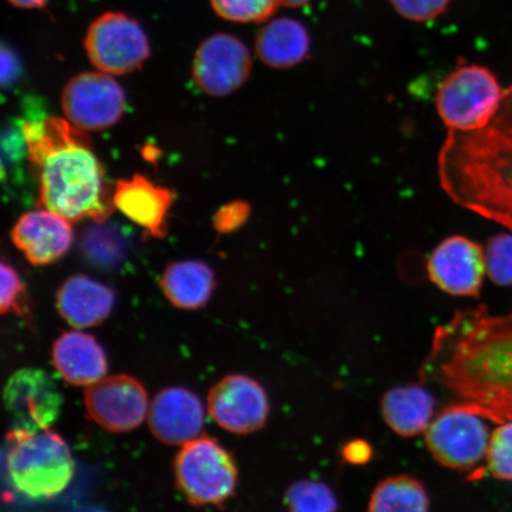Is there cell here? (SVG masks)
Masks as SVG:
<instances>
[{"label":"cell","mask_w":512,"mask_h":512,"mask_svg":"<svg viewBox=\"0 0 512 512\" xmlns=\"http://www.w3.org/2000/svg\"><path fill=\"white\" fill-rule=\"evenodd\" d=\"M421 374L485 419L512 420V313L457 312L435 331Z\"/></svg>","instance_id":"obj_1"},{"label":"cell","mask_w":512,"mask_h":512,"mask_svg":"<svg viewBox=\"0 0 512 512\" xmlns=\"http://www.w3.org/2000/svg\"><path fill=\"white\" fill-rule=\"evenodd\" d=\"M23 136L38 182V206L70 222L104 221L112 214L110 184L86 131L50 117L23 124Z\"/></svg>","instance_id":"obj_2"},{"label":"cell","mask_w":512,"mask_h":512,"mask_svg":"<svg viewBox=\"0 0 512 512\" xmlns=\"http://www.w3.org/2000/svg\"><path fill=\"white\" fill-rule=\"evenodd\" d=\"M441 187L458 206L512 233V86L488 126L448 131L438 157Z\"/></svg>","instance_id":"obj_3"},{"label":"cell","mask_w":512,"mask_h":512,"mask_svg":"<svg viewBox=\"0 0 512 512\" xmlns=\"http://www.w3.org/2000/svg\"><path fill=\"white\" fill-rule=\"evenodd\" d=\"M5 470L12 488L32 499L54 498L75 475L72 451L53 431L12 430L6 435Z\"/></svg>","instance_id":"obj_4"},{"label":"cell","mask_w":512,"mask_h":512,"mask_svg":"<svg viewBox=\"0 0 512 512\" xmlns=\"http://www.w3.org/2000/svg\"><path fill=\"white\" fill-rule=\"evenodd\" d=\"M503 95L504 89L490 69L466 64L440 83L435 106L448 131L472 132L490 124Z\"/></svg>","instance_id":"obj_5"},{"label":"cell","mask_w":512,"mask_h":512,"mask_svg":"<svg viewBox=\"0 0 512 512\" xmlns=\"http://www.w3.org/2000/svg\"><path fill=\"white\" fill-rule=\"evenodd\" d=\"M175 472L179 490L198 507H220L234 495L238 483L232 454L210 437L183 445L176 457Z\"/></svg>","instance_id":"obj_6"},{"label":"cell","mask_w":512,"mask_h":512,"mask_svg":"<svg viewBox=\"0 0 512 512\" xmlns=\"http://www.w3.org/2000/svg\"><path fill=\"white\" fill-rule=\"evenodd\" d=\"M85 51L96 70L119 76L142 69L150 59L151 44L136 18L107 11L89 24Z\"/></svg>","instance_id":"obj_7"},{"label":"cell","mask_w":512,"mask_h":512,"mask_svg":"<svg viewBox=\"0 0 512 512\" xmlns=\"http://www.w3.org/2000/svg\"><path fill=\"white\" fill-rule=\"evenodd\" d=\"M428 452L440 465L470 470L488 451L490 432L484 416L459 402L441 411L425 432Z\"/></svg>","instance_id":"obj_8"},{"label":"cell","mask_w":512,"mask_h":512,"mask_svg":"<svg viewBox=\"0 0 512 512\" xmlns=\"http://www.w3.org/2000/svg\"><path fill=\"white\" fill-rule=\"evenodd\" d=\"M64 117L86 132L107 130L119 123L126 93L114 76L94 70L73 76L61 95Z\"/></svg>","instance_id":"obj_9"},{"label":"cell","mask_w":512,"mask_h":512,"mask_svg":"<svg viewBox=\"0 0 512 512\" xmlns=\"http://www.w3.org/2000/svg\"><path fill=\"white\" fill-rule=\"evenodd\" d=\"M253 69L251 51L240 38L217 32L195 51L191 75L204 94L222 98L239 91Z\"/></svg>","instance_id":"obj_10"},{"label":"cell","mask_w":512,"mask_h":512,"mask_svg":"<svg viewBox=\"0 0 512 512\" xmlns=\"http://www.w3.org/2000/svg\"><path fill=\"white\" fill-rule=\"evenodd\" d=\"M85 406L89 418L112 433L136 430L150 409L143 384L125 374L104 377L87 387Z\"/></svg>","instance_id":"obj_11"},{"label":"cell","mask_w":512,"mask_h":512,"mask_svg":"<svg viewBox=\"0 0 512 512\" xmlns=\"http://www.w3.org/2000/svg\"><path fill=\"white\" fill-rule=\"evenodd\" d=\"M4 405L15 430L41 432L59 419L62 395L46 371L25 368L6 383Z\"/></svg>","instance_id":"obj_12"},{"label":"cell","mask_w":512,"mask_h":512,"mask_svg":"<svg viewBox=\"0 0 512 512\" xmlns=\"http://www.w3.org/2000/svg\"><path fill=\"white\" fill-rule=\"evenodd\" d=\"M270 411L265 389L245 375L223 377L208 395L210 418L223 430L235 434L258 432L265 427Z\"/></svg>","instance_id":"obj_13"},{"label":"cell","mask_w":512,"mask_h":512,"mask_svg":"<svg viewBox=\"0 0 512 512\" xmlns=\"http://www.w3.org/2000/svg\"><path fill=\"white\" fill-rule=\"evenodd\" d=\"M428 277L456 297L479 296L486 273L485 253L475 241L451 236L439 243L427 262Z\"/></svg>","instance_id":"obj_14"},{"label":"cell","mask_w":512,"mask_h":512,"mask_svg":"<svg viewBox=\"0 0 512 512\" xmlns=\"http://www.w3.org/2000/svg\"><path fill=\"white\" fill-rule=\"evenodd\" d=\"M11 239L31 265H51L73 246L72 222L43 208L28 211L15 223Z\"/></svg>","instance_id":"obj_15"},{"label":"cell","mask_w":512,"mask_h":512,"mask_svg":"<svg viewBox=\"0 0 512 512\" xmlns=\"http://www.w3.org/2000/svg\"><path fill=\"white\" fill-rule=\"evenodd\" d=\"M147 419L158 440L166 445L183 446L202 432L203 405L188 389L166 388L153 399Z\"/></svg>","instance_id":"obj_16"},{"label":"cell","mask_w":512,"mask_h":512,"mask_svg":"<svg viewBox=\"0 0 512 512\" xmlns=\"http://www.w3.org/2000/svg\"><path fill=\"white\" fill-rule=\"evenodd\" d=\"M175 196L142 175L120 179L113 191L114 208L144 229L152 238L163 239Z\"/></svg>","instance_id":"obj_17"},{"label":"cell","mask_w":512,"mask_h":512,"mask_svg":"<svg viewBox=\"0 0 512 512\" xmlns=\"http://www.w3.org/2000/svg\"><path fill=\"white\" fill-rule=\"evenodd\" d=\"M115 294L111 287L75 274L63 281L56 292V309L75 329L94 328L111 316Z\"/></svg>","instance_id":"obj_18"},{"label":"cell","mask_w":512,"mask_h":512,"mask_svg":"<svg viewBox=\"0 0 512 512\" xmlns=\"http://www.w3.org/2000/svg\"><path fill=\"white\" fill-rule=\"evenodd\" d=\"M53 364L64 381L80 387L104 379L108 368L105 350L95 337L81 331L66 332L56 339Z\"/></svg>","instance_id":"obj_19"},{"label":"cell","mask_w":512,"mask_h":512,"mask_svg":"<svg viewBox=\"0 0 512 512\" xmlns=\"http://www.w3.org/2000/svg\"><path fill=\"white\" fill-rule=\"evenodd\" d=\"M311 49L309 31L290 17L270 19L255 37V54L267 67L287 69L302 63Z\"/></svg>","instance_id":"obj_20"},{"label":"cell","mask_w":512,"mask_h":512,"mask_svg":"<svg viewBox=\"0 0 512 512\" xmlns=\"http://www.w3.org/2000/svg\"><path fill=\"white\" fill-rule=\"evenodd\" d=\"M434 411V396L415 383L389 389L381 400L383 420L402 438L425 433L433 421Z\"/></svg>","instance_id":"obj_21"},{"label":"cell","mask_w":512,"mask_h":512,"mask_svg":"<svg viewBox=\"0 0 512 512\" xmlns=\"http://www.w3.org/2000/svg\"><path fill=\"white\" fill-rule=\"evenodd\" d=\"M159 285L165 298L177 309L198 310L213 296L215 273L200 260L176 261L165 268Z\"/></svg>","instance_id":"obj_22"},{"label":"cell","mask_w":512,"mask_h":512,"mask_svg":"<svg viewBox=\"0 0 512 512\" xmlns=\"http://www.w3.org/2000/svg\"><path fill=\"white\" fill-rule=\"evenodd\" d=\"M430 496L419 479L399 475L381 480L370 496L368 512H430Z\"/></svg>","instance_id":"obj_23"},{"label":"cell","mask_w":512,"mask_h":512,"mask_svg":"<svg viewBox=\"0 0 512 512\" xmlns=\"http://www.w3.org/2000/svg\"><path fill=\"white\" fill-rule=\"evenodd\" d=\"M288 512H337L338 501L330 486L317 480L303 479L286 492Z\"/></svg>","instance_id":"obj_24"},{"label":"cell","mask_w":512,"mask_h":512,"mask_svg":"<svg viewBox=\"0 0 512 512\" xmlns=\"http://www.w3.org/2000/svg\"><path fill=\"white\" fill-rule=\"evenodd\" d=\"M211 9L224 21L266 23L279 8V0H209Z\"/></svg>","instance_id":"obj_25"},{"label":"cell","mask_w":512,"mask_h":512,"mask_svg":"<svg viewBox=\"0 0 512 512\" xmlns=\"http://www.w3.org/2000/svg\"><path fill=\"white\" fill-rule=\"evenodd\" d=\"M485 459L492 477L512 482V420L499 424L491 434Z\"/></svg>","instance_id":"obj_26"},{"label":"cell","mask_w":512,"mask_h":512,"mask_svg":"<svg viewBox=\"0 0 512 512\" xmlns=\"http://www.w3.org/2000/svg\"><path fill=\"white\" fill-rule=\"evenodd\" d=\"M486 274L499 286H512V233L491 238L485 251Z\"/></svg>","instance_id":"obj_27"},{"label":"cell","mask_w":512,"mask_h":512,"mask_svg":"<svg viewBox=\"0 0 512 512\" xmlns=\"http://www.w3.org/2000/svg\"><path fill=\"white\" fill-rule=\"evenodd\" d=\"M2 271V297H0V310L3 315L9 312H16V315L28 317V305L25 302V287L14 267L6 262L0 265Z\"/></svg>","instance_id":"obj_28"},{"label":"cell","mask_w":512,"mask_h":512,"mask_svg":"<svg viewBox=\"0 0 512 512\" xmlns=\"http://www.w3.org/2000/svg\"><path fill=\"white\" fill-rule=\"evenodd\" d=\"M452 0H389L398 14L415 23L433 21L443 15Z\"/></svg>","instance_id":"obj_29"},{"label":"cell","mask_w":512,"mask_h":512,"mask_svg":"<svg viewBox=\"0 0 512 512\" xmlns=\"http://www.w3.org/2000/svg\"><path fill=\"white\" fill-rule=\"evenodd\" d=\"M251 214V207L243 201H235L217 210L214 227L221 234H228L240 228Z\"/></svg>","instance_id":"obj_30"},{"label":"cell","mask_w":512,"mask_h":512,"mask_svg":"<svg viewBox=\"0 0 512 512\" xmlns=\"http://www.w3.org/2000/svg\"><path fill=\"white\" fill-rule=\"evenodd\" d=\"M342 457L345 462L352 465L368 464L373 458V448L367 441L356 439L343 447Z\"/></svg>","instance_id":"obj_31"},{"label":"cell","mask_w":512,"mask_h":512,"mask_svg":"<svg viewBox=\"0 0 512 512\" xmlns=\"http://www.w3.org/2000/svg\"><path fill=\"white\" fill-rule=\"evenodd\" d=\"M12 8L19 10H38L46 8L51 0H6Z\"/></svg>","instance_id":"obj_32"},{"label":"cell","mask_w":512,"mask_h":512,"mask_svg":"<svg viewBox=\"0 0 512 512\" xmlns=\"http://www.w3.org/2000/svg\"><path fill=\"white\" fill-rule=\"evenodd\" d=\"M15 56L3 55V85L6 86L16 78L17 63L14 59Z\"/></svg>","instance_id":"obj_33"},{"label":"cell","mask_w":512,"mask_h":512,"mask_svg":"<svg viewBox=\"0 0 512 512\" xmlns=\"http://www.w3.org/2000/svg\"><path fill=\"white\" fill-rule=\"evenodd\" d=\"M311 0H279L280 5L288 6V8H299L309 4Z\"/></svg>","instance_id":"obj_34"},{"label":"cell","mask_w":512,"mask_h":512,"mask_svg":"<svg viewBox=\"0 0 512 512\" xmlns=\"http://www.w3.org/2000/svg\"><path fill=\"white\" fill-rule=\"evenodd\" d=\"M73 512H107L104 509L98 507H83Z\"/></svg>","instance_id":"obj_35"}]
</instances>
